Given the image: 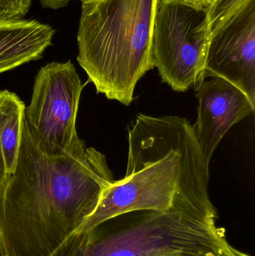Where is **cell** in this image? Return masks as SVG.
<instances>
[{
  "label": "cell",
  "mask_w": 255,
  "mask_h": 256,
  "mask_svg": "<svg viewBox=\"0 0 255 256\" xmlns=\"http://www.w3.org/2000/svg\"><path fill=\"white\" fill-rule=\"evenodd\" d=\"M199 100L194 128L201 150L210 164L230 128L254 114L255 105L238 87L220 78L205 79L196 91Z\"/></svg>",
  "instance_id": "52a82bcc"
},
{
  "label": "cell",
  "mask_w": 255,
  "mask_h": 256,
  "mask_svg": "<svg viewBox=\"0 0 255 256\" xmlns=\"http://www.w3.org/2000/svg\"><path fill=\"white\" fill-rule=\"evenodd\" d=\"M9 174L7 172L5 162H4V156H3L2 150L0 146V194L4 188V184L7 180Z\"/></svg>",
  "instance_id": "4fadbf2b"
},
{
  "label": "cell",
  "mask_w": 255,
  "mask_h": 256,
  "mask_svg": "<svg viewBox=\"0 0 255 256\" xmlns=\"http://www.w3.org/2000/svg\"><path fill=\"white\" fill-rule=\"evenodd\" d=\"M211 36L206 8L178 0H157L153 26V64L174 91H197L205 80Z\"/></svg>",
  "instance_id": "277c9868"
},
{
  "label": "cell",
  "mask_w": 255,
  "mask_h": 256,
  "mask_svg": "<svg viewBox=\"0 0 255 256\" xmlns=\"http://www.w3.org/2000/svg\"><path fill=\"white\" fill-rule=\"evenodd\" d=\"M25 106L15 93L0 92V146L8 174L14 173L22 140Z\"/></svg>",
  "instance_id": "9c48e42d"
},
{
  "label": "cell",
  "mask_w": 255,
  "mask_h": 256,
  "mask_svg": "<svg viewBox=\"0 0 255 256\" xmlns=\"http://www.w3.org/2000/svg\"><path fill=\"white\" fill-rule=\"evenodd\" d=\"M178 1L187 3L195 7L208 9L211 6L214 0H178Z\"/></svg>",
  "instance_id": "9a60e30c"
},
{
  "label": "cell",
  "mask_w": 255,
  "mask_h": 256,
  "mask_svg": "<svg viewBox=\"0 0 255 256\" xmlns=\"http://www.w3.org/2000/svg\"><path fill=\"white\" fill-rule=\"evenodd\" d=\"M42 7L44 8L53 9V10H58V9L66 7L72 0H39ZM83 2L85 0H79Z\"/></svg>",
  "instance_id": "7c38bea8"
},
{
  "label": "cell",
  "mask_w": 255,
  "mask_h": 256,
  "mask_svg": "<svg viewBox=\"0 0 255 256\" xmlns=\"http://www.w3.org/2000/svg\"><path fill=\"white\" fill-rule=\"evenodd\" d=\"M55 33L50 26L35 20L0 22V74L40 60Z\"/></svg>",
  "instance_id": "ba28073f"
},
{
  "label": "cell",
  "mask_w": 255,
  "mask_h": 256,
  "mask_svg": "<svg viewBox=\"0 0 255 256\" xmlns=\"http://www.w3.org/2000/svg\"><path fill=\"white\" fill-rule=\"evenodd\" d=\"M217 256H251L245 252H241L238 250L234 248L233 246L229 244V242H226L224 246L220 250V254Z\"/></svg>",
  "instance_id": "5bb4252c"
},
{
  "label": "cell",
  "mask_w": 255,
  "mask_h": 256,
  "mask_svg": "<svg viewBox=\"0 0 255 256\" xmlns=\"http://www.w3.org/2000/svg\"><path fill=\"white\" fill-rule=\"evenodd\" d=\"M31 4V0H0V22L23 19Z\"/></svg>",
  "instance_id": "8fae6325"
},
{
  "label": "cell",
  "mask_w": 255,
  "mask_h": 256,
  "mask_svg": "<svg viewBox=\"0 0 255 256\" xmlns=\"http://www.w3.org/2000/svg\"><path fill=\"white\" fill-rule=\"evenodd\" d=\"M205 79L220 78L255 105V0H247L211 31Z\"/></svg>",
  "instance_id": "8992f818"
},
{
  "label": "cell",
  "mask_w": 255,
  "mask_h": 256,
  "mask_svg": "<svg viewBox=\"0 0 255 256\" xmlns=\"http://www.w3.org/2000/svg\"><path fill=\"white\" fill-rule=\"evenodd\" d=\"M106 156L76 138L43 153L24 118L14 173L0 194V256H48L74 232L114 182Z\"/></svg>",
  "instance_id": "6da1fadb"
},
{
  "label": "cell",
  "mask_w": 255,
  "mask_h": 256,
  "mask_svg": "<svg viewBox=\"0 0 255 256\" xmlns=\"http://www.w3.org/2000/svg\"><path fill=\"white\" fill-rule=\"evenodd\" d=\"M212 202L178 200L166 212L140 210L74 232L48 256H217L228 242Z\"/></svg>",
  "instance_id": "7a4b0ae2"
},
{
  "label": "cell",
  "mask_w": 255,
  "mask_h": 256,
  "mask_svg": "<svg viewBox=\"0 0 255 256\" xmlns=\"http://www.w3.org/2000/svg\"><path fill=\"white\" fill-rule=\"evenodd\" d=\"M157 0H85L77 61L97 93L130 106L138 82L154 68L151 38Z\"/></svg>",
  "instance_id": "3957f363"
},
{
  "label": "cell",
  "mask_w": 255,
  "mask_h": 256,
  "mask_svg": "<svg viewBox=\"0 0 255 256\" xmlns=\"http://www.w3.org/2000/svg\"><path fill=\"white\" fill-rule=\"evenodd\" d=\"M83 85L70 61L49 63L37 73L25 120L39 148L64 154L79 138L76 117Z\"/></svg>",
  "instance_id": "5b68a950"
},
{
  "label": "cell",
  "mask_w": 255,
  "mask_h": 256,
  "mask_svg": "<svg viewBox=\"0 0 255 256\" xmlns=\"http://www.w3.org/2000/svg\"><path fill=\"white\" fill-rule=\"evenodd\" d=\"M247 0H214L207 9L211 31L236 12Z\"/></svg>",
  "instance_id": "30bf717a"
}]
</instances>
